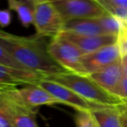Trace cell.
I'll return each instance as SVG.
<instances>
[{
	"label": "cell",
	"instance_id": "obj_20",
	"mask_svg": "<svg viewBox=\"0 0 127 127\" xmlns=\"http://www.w3.org/2000/svg\"><path fill=\"white\" fill-rule=\"evenodd\" d=\"M77 127H99L91 112H79L76 116Z\"/></svg>",
	"mask_w": 127,
	"mask_h": 127
},
{
	"label": "cell",
	"instance_id": "obj_3",
	"mask_svg": "<svg viewBox=\"0 0 127 127\" xmlns=\"http://www.w3.org/2000/svg\"><path fill=\"white\" fill-rule=\"evenodd\" d=\"M0 94L17 105L32 110L42 105L60 104L49 92L37 84L7 87L0 91Z\"/></svg>",
	"mask_w": 127,
	"mask_h": 127
},
{
	"label": "cell",
	"instance_id": "obj_21",
	"mask_svg": "<svg viewBox=\"0 0 127 127\" xmlns=\"http://www.w3.org/2000/svg\"><path fill=\"white\" fill-rule=\"evenodd\" d=\"M118 44L119 46L122 55H127V24L124 27L122 31L119 33V39H118Z\"/></svg>",
	"mask_w": 127,
	"mask_h": 127
},
{
	"label": "cell",
	"instance_id": "obj_7",
	"mask_svg": "<svg viewBox=\"0 0 127 127\" xmlns=\"http://www.w3.org/2000/svg\"><path fill=\"white\" fill-rule=\"evenodd\" d=\"M36 84L45 89L47 92H49L61 104L69 105L78 112H91L93 110L104 106V105H98V104L87 100L81 96L77 94L76 93H74L73 90L69 89L68 87L61 85L47 78H44V77L39 80Z\"/></svg>",
	"mask_w": 127,
	"mask_h": 127
},
{
	"label": "cell",
	"instance_id": "obj_5",
	"mask_svg": "<svg viewBox=\"0 0 127 127\" xmlns=\"http://www.w3.org/2000/svg\"><path fill=\"white\" fill-rule=\"evenodd\" d=\"M49 53L66 71L87 75L82 66V57L84 55L69 41L62 36L51 39L49 43Z\"/></svg>",
	"mask_w": 127,
	"mask_h": 127
},
{
	"label": "cell",
	"instance_id": "obj_22",
	"mask_svg": "<svg viewBox=\"0 0 127 127\" xmlns=\"http://www.w3.org/2000/svg\"><path fill=\"white\" fill-rule=\"evenodd\" d=\"M11 23V13L10 10H0V26L4 28Z\"/></svg>",
	"mask_w": 127,
	"mask_h": 127
},
{
	"label": "cell",
	"instance_id": "obj_19",
	"mask_svg": "<svg viewBox=\"0 0 127 127\" xmlns=\"http://www.w3.org/2000/svg\"><path fill=\"white\" fill-rule=\"evenodd\" d=\"M0 64L6 67H11V68L20 69V70H27L22 65L17 62L1 45H0ZM30 71V70H27Z\"/></svg>",
	"mask_w": 127,
	"mask_h": 127
},
{
	"label": "cell",
	"instance_id": "obj_4",
	"mask_svg": "<svg viewBox=\"0 0 127 127\" xmlns=\"http://www.w3.org/2000/svg\"><path fill=\"white\" fill-rule=\"evenodd\" d=\"M64 23L61 14L51 2L36 0L33 24L35 35L45 38H55L63 31Z\"/></svg>",
	"mask_w": 127,
	"mask_h": 127
},
{
	"label": "cell",
	"instance_id": "obj_24",
	"mask_svg": "<svg viewBox=\"0 0 127 127\" xmlns=\"http://www.w3.org/2000/svg\"><path fill=\"white\" fill-rule=\"evenodd\" d=\"M116 5L120 7H124V8L127 9V0H110Z\"/></svg>",
	"mask_w": 127,
	"mask_h": 127
},
{
	"label": "cell",
	"instance_id": "obj_2",
	"mask_svg": "<svg viewBox=\"0 0 127 127\" xmlns=\"http://www.w3.org/2000/svg\"><path fill=\"white\" fill-rule=\"evenodd\" d=\"M44 78L65 86L85 99L98 105L118 107L125 104L122 99L108 93L88 75L64 72L45 76Z\"/></svg>",
	"mask_w": 127,
	"mask_h": 127
},
{
	"label": "cell",
	"instance_id": "obj_8",
	"mask_svg": "<svg viewBox=\"0 0 127 127\" xmlns=\"http://www.w3.org/2000/svg\"><path fill=\"white\" fill-rule=\"evenodd\" d=\"M122 60V54L118 43L105 47L82 57V66L87 75L94 74L119 61Z\"/></svg>",
	"mask_w": 127,
	"mask_h": 127
},
{
	"label": "cell",
	"instance_id": "obj_13",
	"mask_svg": "<svg viewBox=\"0 0 127 127\" xmlns=\"http://www.w3.org/2000/svg\"><path fill=\"white\" fill-rule=\"evenodd\" d=\"M36 0H7L9 10L15 11L24 27L34 24V14Z\"/></svg>",
	"mask_w": 127,
	"mask_h": 127
},
{
	"label": "cell",
	"instance_id": "obj_1",
	"mask_svg": "<svg viewBox=\"0 0 127 127\" xmlns=\"http://www.w3.org/2000/svg\"><path fill=\"white\" fill-rule=\"evenodd\" d=\"M49 43L45 37L22 36L0 30V45L27 70L44 77L67 72L49 55Z\"/></svg>",
	"mask_w": 127,
	"mask_h": 127
},
{
	"label": "cell",
	"instance_id": "obj_25",
	"mask_svg": "<svg viewBox=\"0 0 127 127\" xmlns=\"http://www.w3.org/2000/svg\"><path fill=\"white\" fill-rule=\"evenodd\" d=\"M122 64L123 67H124V71H125V74L127 76V55H122Z\"/></svg>",
	"mask_w": 127,
	"mask_h": 127
},
{
	"label": "cell",
	"instance_id": "obj_10",
	"mask_svg": "<svg viewBox=\"0 0 127 127\" xmlns=\"http://www.w3.org/2000/svg\"><path fill=\"white\" fill-rule=\"evenodd\" d=\"M125 75L126 74L121 60L98 72L89 74L88 76L108 93L119 97V89Z\"/></svg>",
	"mask_w": 127,
	"mask_h": 127
},
{
	"label": "cell",
	"instance_id": "obj_14",
	"mask_svg": "<svg viewBox=\"0 0 127 127\" xmlns=\"http://www.w3.org/2000/svg\"><path fill=\"white\" fill-rule=\"evenodd\" d=\"M99 127H122L121 114L118 107L103 106L91 112Z\"/></svg>",
	"mask_w": 127,
	"mask_h": 127
},
{
	"label": "cell",
	"instance_id": "obj_16",
	"mask_svg": "<svg viewBox=\"0 0 127 127\" xmlns=\"http://www.w3.org/2000/svg\"><path fill=\"white\" fill-rule=\"evenodd\" d=\"M97 20L100 24L101 28L103 29L105 35H109L119 36V33L126 26V24L124 22L108 13L97 18Z\"/></svg>",
	"mask_w": 127,
	"mask_h": 127
},
{
	"label": "cell",
	"instance_id": "obj_11",
	"mask_svg": "<svg viewBox=\"0 0 127 127\" xmlns=\"http://www.w3.org/2000/svg\"><path fill=\"white\" fill-rule=\"evenodd\" d=\"M43 77L32 71L11 68L0 64V91L10 87L36 84Z\"/></svg>",
	"mask_w": 127,
	"mask_h": 127
},
{
	"label": "cell",
	"instance_id": "obj_27",
	"mask_svg": "<svg viewBox=\"0 0 127 127\" xmlns=\"http://www.w3.org/2000/svg\"><path fill=\"white\" fill-rule=\"evenodd\" d=\"M121 124H122V127H127V115L124 113H121Z\"/></svg>",
	"mask_w": 127,
	"mask_h": 127
},
{
	"label": "cell",
	"instance_id": "obj_6",
	"mask_svg": "<svg viewBox=\"0 0 127 127\" xmlns=\"http://www.w3.org/2000/svg\"><path fill=\"white\" fill-rule=\"evenodd\" d=\"M64 22L82 18H99L107 12L97 0H49Z\"/></svg>",
	"mask_w": 127,
	"mask_h": 127
},
{
	"label": "cell",
	"instance_id": "obj_9",
	"mask_svg": "<svg viewBox=\"0 0 127 127\" xmlns=\"http://www.w3.org/2000/svg\"><path fill=\"white\" fill-rule=\"evenodd\" d=\"M59 36L72 42L84 55L92 54L105 47L118 43L119 36L116 35H80L70 32H62Z\"/></svg>",
	"mask_w": 127,
	"mask_h": 127
},
{
	"label": "cell",
	"instance_id": "obj_18",
	"mask_svg": "<svg viewBox=\"0 0 127 127\" xmlns=\"http://www.w3.org/2000/svg\"><path fill=\"white\" fill-rule=\"evenodd\" d=\"M103 9L110 15L117 17L118 19L127 24V9L116 5L110 0H97Z\"/></svg>",
	"mask_w": 127,
	"mask_h": 127
},
{
	"label": "cell",
	"instance_id": "obj_26",
	"mask_svg": "<svg viewBox=\"0 0 127 127\" xmlns=\"http://www.w3.org/2000/svg\"><path fill=\"white\" fill-rule=\"evenodd\" d=\"M118 108H119V112H120L121 113H124L127 115V101H125L124 105H119V106H118Z\"/></svg>",
	"mask_w": 127,
	"mask_h": 127
},
{
	"label": "cell",
	"instance_id": "obj_15",
	"mask_svg": "<svg viewBox=\"0 0 127 127\" xmlns=\"http://www.w3.org/2000/svg\"><path fill=\"white\" fill-rule=\"evenodd\" d=\"M5 98V97H4ZM12 113L14 116V121L17 127H38L35 119V110L21 106L13 102L10 101Z\"/></svg>",
	"mask_w": 127,
	"mask_h": 127
},
{
	"label": "cell",
	"instance_id": "obj_17",
	"mask_svg": "<svg viewBox=\"0 0 127 127\" xmlns=\"http://www.w3.org/2000/svg\"><path fill=\"white\" fill-rule=\"evenodd\" d=\"M0 127H17L10 102L0 94Z\"/></svg>",
	"mask_w": 127,
	"mask_h": 127
},
{
	"label": "cell",
	"instance_id": "obj_23",
	"mask_svg": "<svg viewBox=\"0 0 127 127\" xmlns=\"http://www.w3.org/2000/svg\"><path fill=\"white\" fill-rule=\"evenodd\" d=\"M119 97L122 99L124 101H127V76L125 75L124 79L122 80V83L119 89Z\"/></svg>",
	"mask_w": 127,
	"mask_h": 127
},
{
	"label": "cell",
	"instance_id": "obj_12",
	"mask_svg": "<svg viewBox=\"0 0 127 127\" xmlns=\"http://www.w3.org/2000/svg\"><path fill=\"white\" fill-rule=\"evenodd\" d=\"M63 31L80 35H105L97 18H82L67 21L64 23Z\"/></svg>",
	"mask_w": 127,
	"mask_h": 127
}]
</instances>
